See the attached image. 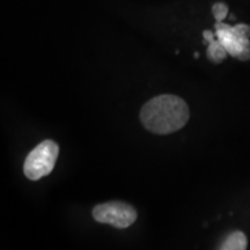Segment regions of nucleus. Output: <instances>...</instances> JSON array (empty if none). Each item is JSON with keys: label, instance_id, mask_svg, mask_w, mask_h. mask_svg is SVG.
<instances>
[{"label": "nucleus", "instance_id": "1", "mask_svg": "<svg viewBox=\"0 0 250 250\" xmlns=\"http://www.w3.org/2000/svg\"><path fill=\"white\" fill-rule=\"evenodd\" d=\"M189 107L183 99L175 95H159L144 105L140 121L148 131L168 134L182 129L189 121Z\"/></svg>", "mask_w": 250, "mask_h": 250}, {"label": "nucleus", "instance_id": "2", "mask_svg": "<svg viewBox=\"0 0 250 250\" xmlns=\"http://www.w3.org/2000/svg\"><path fill=\"white\" fill-rule=\"evenodd\" d=\"M58 145L52 140H44L31 151L23 165L24 175L31 181H37L51 173L57 161Z\"/></svg>", "mask_w": 250, "mask_h": 250}, {"label": "nucleus", "instance_id": "3", "mask_svg": "<svg viewBox=\"0 0 250 250\" xmlns=\"http://www.w3.org/2000/svg\"><path fill=\"white\" fill-rule=\"evenodd\" d=\"M93 218L98 223L108 224L116 228H127L137 220L133 206L123 202H109L93 208Z\"/></svg>", "mask_w": 250, "mask_h": 250}, {"label": "nucleus", "instance_id": "4", "mask_svg": "<svg viewBox=\"0 0 250 250\" xmlns=\"http://www.w3.org/2000/svg\"><path fill=\"white\" fill-rule=\"evenodd\" d=\"M215 36L221 44L226 48L228 55L240 61L250 59V41L249 37L243 36L235 29V27L221 22L215 23Z\"/></svg>", "mask_w": 250, "mask_h": 250}, {"label": "nucleus", "instance_id": "5", "mask_svg": "<svg viewBox=\"0 0 250 250\" xmlns=\"http://www.w3.org/2000/svg\"><path fill=\"white\" fill-rule=\"evenodd\" d=\"M248 247L247 236L240 230L230 233L221 243V250H245Z\"/></svg>", "mask_w": 250, "mask_h": 250}, {"label": "nucleus", "instance_id": "6", "mask_svg": "<svg viewBox=\"0 0 250 250\" xmlns=\"http://www.w3.org/2000/svg\"><path fill=\"white\" fill-rule=\"evenodd\" d=\"M228 52L225 46L221 44V42L219 40H214L213 42H211L208 44V58L210 59L212 62L219 64L227 57Z\"/></svg>", "mask_w": 250, "mask_h": 250}, {"label": "nucleus", "instance_id": "7", "mask_svg": "<svg viewBox=\"0 0 250 250\" xmlns=\"http://www.w3.org/2000/svg\"><path fill=\"white\" fill-rule=\"evenodd\" d=\"M212 13H213V17L217 22H221L226 19L227 14H228V7L226 4L224 2H215L212 7Z\"/></svg>", "mask_w": 250, "mask_h": 250}, {"label": "nucleus", "instance_id": "8", "mask_svg": "<svg viewBox=\"0 0 250 250\" xmlns=\"http://www.w3.org/2000/svg\"><path fill=\"white\" fill-rule=\"evenodd\" d=\"M235 29L239 31L240 34H242L243 36H247V37H250V26H248V24H245V23H239L236 24Z\"/></svg>", "mask_w": 250, "mask_h": 250}, {"label": "nucleus", "instance_id": "9", "mask_svg": "<svg viewBox=\"0 0 250 250\" xmlns=\"http://www.w3.org/2000/svg\"><path fill=\"white\" fill-rule=\"evenodd\" d=\"M203 37H204V41H205L204 43H208V44L214 41V34L212 33L211 30H205L204 33H203Z\"/></svg>", "mask_w": 250, "mask_h": 250}, {"label": "nucleus", "instance_id": "10", "mask_svg": "<svg viewBox=\"0 0 250 250\" xmlns=\"http://www.w3.org/2000/svg\"><path fill=\"white\" fill-rule=\"evenodd\" d=\"M193 57H195V58H198V57H199V54H198V52H195V55H193Z\"/></svg>", "mask_w": 250, "mask_h": 250}]
</instances>
